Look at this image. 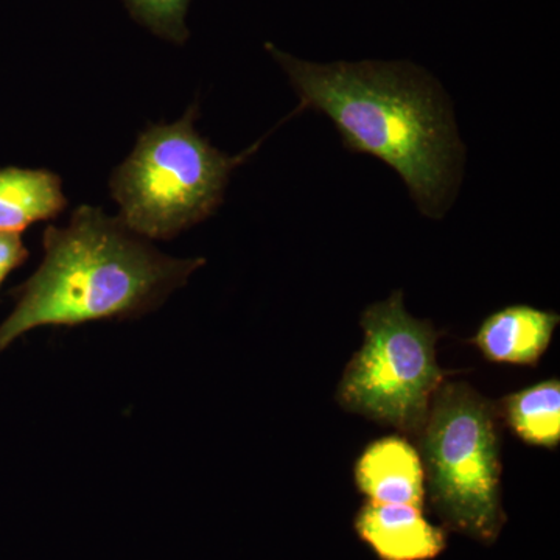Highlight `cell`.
Here are the masks:
<instances>
[{
	"label": "cell",
	"mask_w": 560,
	"mask_h": 560,
	"mask_svg": "<svg viewBox=\"0 0 560 560\" xmlns=\"http://www.w3.org/2000/svg\"><path fill=\"white\" fill-rule=\"evenodd\" d=\"M300 97L296 110L329 117L346 149L370 154L404 180L423 215L442 219L458 194L464 150L451 101L412 62L300 60L267 44Z\"/></svg>",
	"instance_id": "cell-1"
},
{
	"label": "cell",
	"mask_w": 560,
	"mask_h": 560,
	"mask_svg": "<svg viewBox=\"0 0 560 560\" xmlns=\"http://www.w3.org/2000/svg\"><path fill=\"white\" fill-rule=\"evenodd\" d=\"M44 260L0 324V353L36 327L135 319L156 311L205 259L165 256L102 209L80 206L68 226L44 231Z\"/></svg>",
	"instance_id": "cell-2"
},
{
	"label": "cell",
	"mask_w": 560,
	"mask_h": 560,
	"mask_svg": "<svg viewBox=\"0 0 560 560\" xmlns=\"http://www.w3.org/2000/svg\"><path fill=\"white\" fill-rule=\"evenodd\" d=\"M197 117L195 103L175 124L150 125L110 176L119 219L147 241H171L215 213L232 172L260 145L230 156L195 130Z\"/></svg>",
	"instance_id": "cell-3"
},
{
	"label": "cell",
	"mask_w": 560,
	"mask_h": 560,
	"mask_svg": "<svg viewBox=\"0 0 560 560\" xmlns=\"http://www.w3.org/2000/svg\"><path fill=\"white\" fill-rule=\"evenodd\" d=\"M499 405L466 382H442L419 436L425 497L448 529L482 544L499 539L501 504Z\"/></svg>",
	"instance_id": "cell-4"
},
{
	"label": "cell",
	"mask_w": 560,
	"mask_h": 560,
	"mask_svg": "<svg viewBox=\"0 0 560 560\" xmlns=\"http://www.w3.org/2000/svg\"><path fill=\"white\" fill-rule=\"evenodd\" d=\"M360 326L363 346L342 372L335 397L346 411L416 441L434 393L452 375L438 364L441 331L408 313L401 290L370 305Z\"/></svg>",
	"instance_id": "cell-5"
},
{
	"label": "cell",
	"mask_w": 560,
	"mask_h": 560,
	"mask_svg": "<svg viewBox=\"0 0 560 560\" xmlns=\"http://www.w3.org/2000/svg\"><path fill=\"white\" fill-rule=\"evenodd\" d=\"M361 540L381 560H431L447 545V533L431 525L420 508L366 500L355 517Z\"/></svg>",
	"instance_id": "cell-6"
},
{
	"label": "cell",
	"mask_w": 560,
	"mask_h": 560,
	"mask_svg": "<svg viewBox=\"0 0 560 560\" xmlns=\"http://www.w3.org/2000/svg\"><path fill=\"white\" fill-rule=\"evenodd\" d=\"M353 478L366 500L423 510L425 475L418 448L407 438L371 442L357 459Z\"/></svg>",
	"instance_id": "cell-7"
},
{
	"label": "cell",
	"mask_w": 560,
	"mask_h": 560,
	"mask_svg": "<svg viewBox=\"0 0 560 560\" xmlns=\"http://www.w3.org/2000/svg\"><path fill=\"white\" fill-rule=\"evenodd\" d=\"M559 323V313L510 305L482 320L469 342L490 363L536 366L550 348Z\"/></svg>",
	"instance_id": "cell-8"
},
{
	"label": "cell",
	"mask_w": 560,
	"mask_h": 560,
	"mask_svg": "<svg viewBox=\"0 0 560 560\" xmlns=\"http://www.w3.org/2000/svg\"><path fill=\"white\" fill-rule=\"evenodd\" d=\"M68 208L57 173L9 167L0 171V232L21 234L38 221L55 220Z\"/></svg>",
	"instance_id": "cell-9"
},
{
	"label": "cell",
	"mask_w": 560,
	"mask_h": 560,
	"mask_svg": "<svg viewBox=\"0 0 560 560\" xmlns=\"http://www.w3.org/2000/svg\"><path fill=\"white\" fill-rule=\"evenodd\" d=\"M499 415L525 444L556 451L560 444L559 378H548L503 397Z\"/></svg>",
	"instance_id": "cell-10"
},
{
	"label": "cell",
	"mask_w": 560,
	"mask_h": 560,
	"mask_svg": "<svg viewBox=\"0 0 560 560\" xmlns=\"http://www.w3.org/2000/svg\"><path fill=\"white\" fill-rule=\"evenodd\" d=\"M124 2L131 16L154 35L175 44H184L189 38L186 14L191 0H124Z\"/></svg>",
	"instance_id": "cell-11"
},
{
	"label": "cell",
	"mask_w": 560,
	"mask_h": 560,
	"mask_svg": "<svg viewBox=\"0 0 560 560\" xmlns=\"http://www.w3.org/2000/svg\"><path fill=\"white\" fill-rule=\"evenodd\" d=\"M31 253L25 248L21 234L0 232V287L7 278L22 267Z\"/></svg>",
	"instance_id": "cell-12"
}]
</instances>
